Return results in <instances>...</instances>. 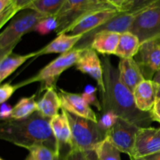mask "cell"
Here are the masks:
<instances>
[{
    "label": "cell",
    "mask_w": 160,
    "mask_h": 160,
    "mask_svg": "<svg viewBox=\"0 0 160 160\" xmlns=\"http://www.w3.org/2000/svg\"><path fill=\"white\" fill-rule=\"evenodd\" d=\"M96 91H97L96 88L94 87L93 85L88 84V85H87L85 88H84V93L92 94V93H95V92H96Z\"/></svg>",
    "instance_id": "39"
},
{
    "label": "cell",
    "mask_w": 160,
    "mask_h": 160,
    "mask_svg": "<svg viewBox=\"0 0 160 160\" xmlns=\"http://www.w3.org/2000/svg\"><path fill=\"white\" fill-rule=\"evenodd\" d=\"M159 0H133L123 12H138Z\"/></svg>",
    "instance_id": "29"
},
{
    "label": "cell",
    "mask_w": 160,
    "mask_h": 160,
    "mask_svg": "<svg viewBox=\"0 0 160 160\" xmlns=\"http://www.w3.org/2000/svg\"><path fill=\"white\" fill-rule=\"evenodd\" d=\"M139 127L119 117L116 124L106 132V137L120 152L132 156Z\"/></svg>",
    "instance_id": "8"
},
{
    "label": "cell",
    "mask_w": 160,
    "mask_h": 160,
    "mask_svg": "<svg viewBox=\"0 0 160 160\" xmlns=\"http://www.w3.org/2000/svg\"><path fill=\"white\" fill-rule=\"evenodd\" d=\"M134 59L140 67L145 80H152L160 67V38L141 43Z\"/></svg>",
    "instance_id": "9"
},
{
    "label": "cell",
    "mask_w": 160,
    "mask_h": 160,
    "mask_svg": "<svg viewBox=\"0 0 160 160\" xmlns=\"http://www.w3.org/2000/svg\"><path fill=\"white\" fill-rule=\"evenodd\" d=\"M70 160H97L95 152H83L78 150H72L70 148Z\"/></svg>",
    "instance_id": "31"
},
{
    "label": "cell",
    "mask_w": 160,
    "mask_h": 160,
    "mask_svg": "<svg viewBox=\"0 0 160 160\" xmlns=\"http://www.w3.org/2000/svg\"><path fill=\"white\" fill-rule=\"evenodd\" d=\"M110 8L113 7L101 0H66L64 6L56 17L59 23L56 33L58 35L65 33L72 25L85 16L95 11Z\"/></svg>",
    "instance_id": "6"
},
{
    "label": "cell",
    "mask_w": 160,
    "mask_h": 160,
    "mask_svg": "<svg viewBox=\"0 0 160 160\" xmlns=\"http://www.w3.org/2000/svg\"><path fill=\"white\" fill-rule=\"evenodd\" d=\"M101 1H102V2H107L106 1V0H101ZM108 3V2H107Z\"/></svg>",
    "instance_id": "43"
},
{
    "label": "cell",
    "mask_w": 160,
    "mask_h": 160,
    "mask_svg": "<svg viewBox=\"0 0 160 160\" xmlns=\"http://www.w3.org/2000/svg\"><path fill=\"white\" fill-rule=\"evenodd\" d=\"M0 160H4V159H0Z\"/></svg>",
    "instance_id": "44"
},
{
    "label": "cell",
    "mask_w": 160,
    "mask_h": 160,
    "mask_svg": "<svg viewBox=\"0 0 160 160\" xmlns=\"http://www.w3.org/2000/svg\"><path fill=\"white\" fill-rule=\"evenodd\" d=\"M30 152L35 160H53L55 152L45 145H36L29 148Z\"/></svg>",
    "instance_id": "27"
},
{
    "label": "cell",
    "mask_w": 160,
    "mask_h": 160,
    "mask_svg": "<svg viewBox=\"0 0 160 160\" xmlns=\"http://www.w3.org/2000/svg\"><path fill=\"white\" fill-rule=\"evenodd\" d=\"M138 12H120L112 19L106 21L96 29L93 30L91 32L84 34L79 42L76 45L74 48H81L84 49L87 48H91V45L93 41V38L97 33L102 31H110V32H116L119 34L129 31L130 28L134 21Z\"/></svg>",
    "instance_id": "10"
},
{
    "label": "cell",
    "mask_w": 160,
    "mask_h": 160,
    "mask_svg": "<svg viewBox=\"0 0 160 160\" xmlns=\"http://www.w3.org/2000/svg\"><path fill=\"white\" fill-rule=\"evenodd\" d=\"M58 27L59 23L56 17H46L36 25L34 31L41 35H46L52 31H56Z\"/></svg>",
    "instance_id": "26"
},
{
    "label": "cell",
    "mask_w": 160,
    "mask_h": 160,
    "mask_svg": "<svg viewBox=\"0 0 160 160\" xmlns=\"http://www.w3.org/2000/svg\"><path fill=\"white\" fill-rule=\"evenodd\" d=\"M160 152V128H140L137 133L133 155L136 160Z\"/></svg>",
    "instance_id": "11"
},
{
    "label": "cell",
    "mask_w": 160,
    "mask_h": 160,
    "mask_svg": "<svg viewBox=\"0 0 160 160\" xmlns=\"http://www.w3.org/2000/svg\"><path fill=\"white\" fill-rule=\"evenodd\" d=\"M82 37V35H73L67 33L59 34L49 44L38 51H36L35 58L47 54L59 53L61 55L67 52L74 48Z\"/></svg>",
    "instance_id": "17"
},
{
    "label": "cell",
    "mask_w": 160,
    "mask_h": 160,
    "mask_svg": "<svg viewBox=\"0 0 160 160\" xmlns=\"http://www.w3.org/2000/svg\"><path fill=\"white\" fill-rule=\"evenodd\" d=\"M84 98V99L85 100L86 102L88 103L90 106H94L97 108L99 111H101L102 109V105L100 103V102L98 101V98L96 96V94L92 93V94H87V93H83L81 94Z\"/></svg>",
    "instance_id": "33"
},
{
    "label": "cell",
    "mask_w": 160,
    "mask_h": 160,
    "mask_svg": "<svg viewBox=\"0 0 160 160\" xmlns=\"http://www.w3.org/2000/svg\"><path fill=\"white\" fill-rule=\"evenodd\" d=\"M97 160H121L120 152L107 137L94 149Z\"/></svg>",
    "instance_id": "25"
},
{
    "label": "cell",
    "mask_w": 160,
    "mask_h": 160,
    "mask_svg": "<svg viewBox=\"0 0 160 160\" xmlns=\"http://www.w3.org/2000/svg\"><path fill=\"white\" fill-rule=\"evenodd\" d=\"M23 11H20L19 15H16L0 34V59L12 53V49L21 38L34 31L36 25L46 17L31 9Z\"/></svg>",
    "instance_id": "3"
},
{
    "label": "cell",
    "mask_w": 160,
    "mask_h": 160,
    "mask_svg": "<svg viewBox=\"0 0 160 160\" xmlns=\"http://www.w3.org/2000/svg\"><path fill=\"white\" fill-rule=\"evenodd\" d=\"M62 109L70 113L98 123V118L90 105L86 102L82 95L59 89Z\"/></svg>",
    "instance_id": "14"
},
{
    "label": "cell",
    "mask_w": 160,
    "mask_h": 160,
    "mask_svg": "<svg viewBox=\"0 0 160 160\" xmlns=\"http://www.w3.org/2000/svg\"><path fill=\"white\" fill-rule=\"evenodd\" d=\"M64 111L71 129L70 148L72 150L92 152L96 145L106 138V132L101 129L97 122Z\"/></svg>",
    "instance_id": "4"
},
{
    "label": "cell",
    "mask_w": 160,
    "mask_h": 160,
    "mask_svg": "<svg viewBox=\"0 0 160 160\" xmlns=\"http://www.w3.org/2000/svg\"><path fill=\"white\" fill-rule=\"evenodd\" d=\"M118 71L120 81L131 92H134L135 88L145 80L142 70L134 58L120 59Z\"/></svg>",
    "instance_id": "16"
},
{
    "label": "cell",
    "mask_w": 160,
    "mask_h": 160,
    "mask_svg": "<svg viewBox=\"0 0 160 160\" xmlns=\"http://www.w3.org/2000/svg\"><path fill=\"white\" fill-rule=\"evenodd\" d=\"M129 31L138 38L141 43L160 38V0L137 14Z\"/></svg>",
    "instance_id": "7"
},
{
    "label": "cell",
    "mask_w": 160,
    "mask_h": 160,
    "mask_svg": "<svg viewBox=\"0 0 160 160\" xmlns=\"http://www.w3.org/2000/svg\"><path fill=\"white\" fill-rule=\"evenodd\" d=\"M159 84L152 80H145L133 92L136 106L139 110L150 112L158 97Z\"/></svg>",
    "instance_id": "15"
},
{
    "label": "cell",
    "mask_w": 160,
    "mask_h": 160,
    "mask_svg": "<svg viewBox=\"0 0 160 160\" xmlns=\"http://www.w3.org/2000/svg\"><path fill=\"white\" fill-rule=\"evenodd\" d=\"M66 0H35L26 9L36 11L45 17H56Z\"/></svg>",
    "instance_id": "24"
},
{
    "label": "cell",
    "mask_w": 160,
    "mask_h": 160,
    "mask_svg": "<svg viewBox=\"0 0 160 160\" xmlns=\"http://www.w3.org/2000/svg\"><path fill=\"white\" fill-rule=\"evenodd\" d=\"M136 160H160V152L155 154L150 155V156H145V157L141 158V159Z\"/></svg>",
    "instance_id": "38"
},
{
    "label": "cell",
    "mask_w": 160,
    "mask_h": 160,
    "mask_svg": "<svg viewBox=\"0 0 160 160\" xmlns=\"http://www.w3.org/2000/svg\"><path fill=\"white\" fill-rule=\"evenodd\" d=\"M120 12V11L114 8L95 11L76 22L67 29L65 33L73 35L84 36V34L98 28Z\"/></svg>",
    "instance_id": "13"
},
{
    "label": "cell",
    "mask_w": 160,
    "mask_h": 160,
    "mask_svg": "<svg viewBox=\"0 0 160 160\" xmlns=\"http://www.w3.org/2000/svg\"><path fill=\"white\" fill-rule=\"evenodd\" d=\"M150 116L152 121L158 122L160 123V95L157 97L156 101L153 106L152 109L150 111Z\"/></svg>",
    "instance_id": "36"
},
{
    "label": "cell",
    "mask_w": 160,
    "mask_h": 160,
    "mask_svg": "<svg viewBox=\"0 0 160 160\" xmlns=\"http://www.w3.org/2000/svg\"><path fill=\"white\" fill-rule=\"evenodd\" d=\"M17 90L16 84H11L10 83H6L2 84L0 88V102L1 104L7 102V100L9 99L11 96L13 95L14 92Z\"/></svg>",
    "instance_id": "30"
},
{
    "label": "cell",
    "mask_w": 160,
    "mask_h": 160,
    "mask_svg": "<svg viewBox=\"0 0 160 160\" xmlns=\"http://www.w3.org/2000/svg\"><path fill=\"white\" fill-rule=\"evenodd\" d=\"M37 94L30 97L20 98L12 109L11 120H22L30 117L38 111V102H36Z\"/></svg>",
    "instance_id": "23"
},
{
    "label": "cell",
    "mask_w": 160,
    "mask_h": 160,
    "mask_svg": "<svg viewBox=\"0 0 160 160\" xmlns=\"http://www.w3.org/2000/svg\"><path fill=\"white\" fill-rule=\"evenodd\" d=\"M120 34L110 31H102L97 33L93 38L91 48L103 56L115 55Z\"/></svg>",
    "instance_id": "20"
},
{
    "label": "cell",
    "mask_w": 160,
    "mask_h": 160,
    "mask_svg": "<svg viewBox=\"0 0 160 160\" xmlns=\"http://www.w3.org/2000/svg\"><path fill=\"white\" fill-rule=\"evenodd\" d=\"M160 95V85H159V92H158V96Z\"/></svg>",
    "instance_id": "42"
},
{
    "label": "cell",
    "mask_w": 160,
    "mask_h": 160,
    "mask_svg": "<svg viewBox=\"0 0 160 160\" xmlns=\"http://www.w3.org/2000/svg\"><path fill=\"white\" fill-rule=\"evenodd\" d=\"M25 160H35V159H34V158L33 157L32 155H31V153H29V155H28V157L26 158V159Z\"/></svg>",
    "instance_id": "41"
},
{
    "label": "cell",
    "mask_w": 160,
    "mask_h": 160,
    "mask_svg": "<svg viewBox=\"0 0 160 160\" xmlns=\"http://www.w3.org/2000/svg\"><path fill=\"white\" fill-rule=\"evenodd\" d=\"M12 109L13 107L11 106L10 104L7 102H4L1 104V110H0V118L2 121L10 120L12 116Z\"/></svg>",
    "instance_id": "34"
},
{
    "label": "cell",
    "mask_w": 160,
    "mask_h": 160,
    "mask_svg": "<svg viewBox=\"0 0 160 160\" xmlns=\"http://www.w3.org/2000/svg\"><path fill=\"white\" fill-rule=\"evenodd\" d=\"M119 116L111 110L103 111L101 117L98 120V124L103 131L107 132L112 128L119 119Z\"/></svg>",
    "instance_id": "28"
},
{
    "label": "cell",
    "mask_w": 160,
    "mask_h": 160,
    "mask_svg": "<svg viewBox=\"0 0 160 160\" xmlns=\"http://www.w3.org/2000/svg\"><path fill=\"white\" fill-rule=\"evenodd\" d=\"M56 88L52 87L45 90L42 98L38 102V112L47 118H52L62 109L60 97Z\"/></svg>",
    "instance_id": "19"
},
{
    "label": "cell",
    "mask_w": 160,
    "mask_h": 160,
    "mask_svg": "<svg viewBox=\"0 0 160 160\" xmlns=\"http://www.w3.org/2000/svg\"><path fill=\"white\" fill-rule=\"evenodd\" d=\"M35 56L36 52L26 55H17L11 53L0 59V82L5 81L28 59L32 57L35 58Z\"/></svg>",
    "instance_id": "22"
},
{
    "label": "cell",
    "mask_w": 160,
    "mask_h": 160,
    "mask_svg": "<svg viewBox=\"0 0 160 160\" xmlns=\"http://www.w3.org/2000/svg\"><path fill=\"white\" fill-rule=\"evenodd\" d=\"M152 81H154V82H156L157 84L160 85V67L159 70H158V71L156 73V74H155Z\"/></svg>",
    "instance_id": "40"
},
{
    "label": "cell",
    "mask_w": 160,
    "mask_h": 160,
    "mask_svg": "<svg viewBox=\"0 0 160 160\" xmlns=\"http://www.w3.org/2000/svg\"><path fill=\"white\" fill-rule=\"evenodd\" d=\"M50 120L37 111L22 120L2 121L0 138L28 150L36 145H45L56 152L58 145L50 127Z\"/></svg>",
    "instance_id": "2"
},
{
    "label": "cell",
    "mask_w": 160,
    "mask_h": 160,
    "mask_svg": "<svg viewBox=\"0 0 160 160\" xmlns=\"http://www.w3.org/2000/svg\"><path fill=\"white\" fill-rule=\"evenodd\" d=\"M34 1L35 0H13V3L18 12H20V11L26 9L28 6Z\"/></svg>",
    "instance_id": "37"
},
{
    "label": "cell",
    "mask_w": 160,
    "mask_h": 160,
    "mask_svg": "<svg viewBox=\"0 0 160 160\" xmlns=\"http://www.w3.org/2000/svg\"><path fill=\"white\" fill-rule=\"evenodd\" d=\"M141 42L135 34L130 31L120 34V41L116 50L115 56L120 59L134 58L138 52Z\"/></svg>",
    "instance_id": "21"
},
{
    "label": "cell",
    "mask_w": 160,
    "mask_h": 160,
    "mask_svg": "<svg viewBox=\"0 0 160 160\" xmlns=\"http://www.w3.org/2000/svg\"><path fill=\"white\" fill-rule=\"evenodd\" d=\"M110 6L117 9L120 12H123L133 0H106Z\"/></svg>",
    "instance_id": "35"
},
{
    "label": "cell",
    "mask_w": 160,
    "mask_h": 160,
    "mask_svg": "<svg viewBox=\"0 0 160 160\" xmlns=\"http://www.w3.org/2000/svg\"><path fill=\"white\" fill-rule=\"evenodd\" d=\"M105 92L102 95V111L111 110L121 118L139 128H148L152 120L149 112L139 110L134 101V94L120 81L118 69L106 56L102 57Z\"/></svg>",
    "instance_id": "1"
},
{
    "label": "cell",
    "mask_w": 160,
    "mask_h": 160,
    "mask_svg": "<svg viewBox=\"0 0 160 160\" xmlns=\"http://www.w3.org/2000/svg\"><path fill=\"white\" fill-rule=\"evenodd\" d=\"M84 49L81 48H73L67 52L61 54L43 67L36 75L16 84V87L19 89L32 83L40 82L41 89L39 92L47 90L49 88H56V82L60 75L69 68L76 65Z\"/></svg>",
    "instance_id": "5"
},
{
    "label": "cell",
    "mask_w": 160,
    "mask_h": 160,
    "mask_svg": "<svg viewBox=\"0 0 160 160\" xmlns=\"http://www.w3.org/2000/svg\"><path fill=\"white\" fill-rule=\"evenodd\" d=\"M76 69L83 73L88 74L95 80L99 87L100 93L105 92L104 71L102 62L100 60L97 52L92 48H84L77 62Z\"/></svg>",
    "instance_id": "12"
},
{
    "label": "cell",
    "mask_w": 160,
    "mask_h": 160,
    "mask_svg": "<svg viewBox=\"0 0 160 160\" xmlns=\"http://www.w3.org/2000/svg\"><path fill=\"white\" fill-rule=\"evenodd\" d=\"M70 152V145H59L55 152L53 160H70L69 159Z\"/></svg>",
    "instance_id": "32"
},
{
    "label": "cell",
    "mask_w": 160,
    "mask_h": 160,
    "mask_svg": "<svg viewBox=\"0 0 160 160\" xmlns=\"http://www.w3.org/2000/svg\"><path fill=\"white\" fill-rule=\"evenodd\" d=\"M61 113L55 116L50 120V127L58 146L70 145L72 140L71 129L65 111L61 109ZM57 146V147H58Z\"/></svg>",
    "instance_id": "18"
}]
</instances>
